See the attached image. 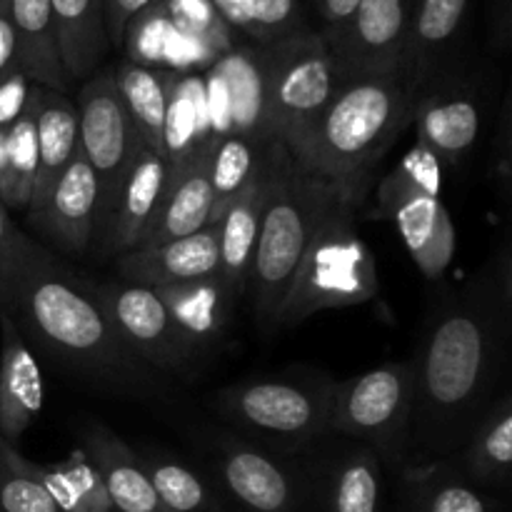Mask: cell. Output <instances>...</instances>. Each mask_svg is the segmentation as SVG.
Wrapping results in <instances>:
<instances>
[{
	"label": "cell",
	"instance_id": "obj_1",
	"mask_svg": "<svg viewBox=\"0 0 512 512\" xmlns=\"http://www.w3.org/2000/svg\"><path fill=\"white\" fill-rule=\"evenodd\" d=\"M512 253L493 260L435 313L413 365L410 458L438 463L458 453L495 405L508 360Z\"/></svg>",
	"mask_w": 512,
	"mask_h": 512
},
{
	"label": "cell",
	"instance_id": "obj_2",
	"mask_svg": "<svg viewBox=\"0 0 512 512\" xmlns=\"http://www.w3.org/2000/svg\"><path fill=\"white\" fill-rule=\"evenodd\" d=\"M0 310L40 350L80 373L135 378L140 360L110 325L95 288L20 230L0 263Z\"/></svg>",
	"mask_w": 512,
	"mask_h": 512
},
{
	"label": "cell",
	"instance_id": "obj_3",
	"mask_svg": "<svg viewBox=\"0 0 512 512\" xmlns=\"http://www.w3.org/2000/svg\"><path fill=\"white\" fill-rule=\"evenodd\" d=\"M420 95L405 75L348 78L290 155L315 178L370 183L378 160L413 123Z\"/></svg>",
	"mask_w": 512,
	"mask_h": 512
},
{
	"label": "cell",
	"instance_id": "obj_4",
	"mask_svg": "<svg viewBox=\"0 0 512 512\" xmlns=\"http://www.w3.org/2000/svg\"><path fill=\"white\" fill-rule=\"evenodd\" d=\"M368 183H333L305 173L283 143L275 153V178L265 205L250 263L248 290L255 318L273 328V318L290 288L295 268L308 250L315 230L330 213L340 195Z\"/></svg>",
	"mask_w": 512,
	"mask_h": 512
},
{
	"label": "cell",
	"instance_id": "obj_5",
	"mask_svg": "<svg viewBox=\"0 0 512 512\" xmlns=\"http://www.w3.org/2000/svg\"><path fill=\"white\" fill-rule=\"evenodd\" d=\"M365 193V185L348 190L325 215L295 268L273 328H295L320 310L350 308L378 295L375 255L355 225Z\"/></svg>",
	"mask_w": 512,
	"mask_h": 512
},
{
	"label": "cell",
	"instance_id": "obj_6",
	"mask_svg": "<svg viewBox=\"0 0 512 512\" xmlns=\"http://www.w3.org/2000/svg\"><path fill=\"white\" fill-rule=\"evenodd\" d=\"M260 50L268 85L270 133L293 153L348 78L335 65L320 33L313 30L260 45Z\"/></svg>",
	"mask_w": 512,
	"mask_h": 512
},
{
	"label": "cell",
	"instance_id": "obj_7",
	"mask_svg": "<svg viewBox=\"0 0 512 512\" xmlns=\"http://www.w3.org/2000/svg\"><path fill=\"white\" fill-rule=\"evenodd\" d=\"M330 433L363 443L390 463L410 458L413 433V365L385 363L333 383Z\"/></svg>",
	"mask_w": 512,
	"mask_h": 512
},
{
	"label": "cell",
	"instance_id": "obj_8",
	"mask_svg": "<svg viewBox=\"0 0 512 512\" xmlns=\"http://www.w3.org/2000/svg\"><path fill=\"white\" fill-rule=\"evenodd\" d=\"M330 403L333 383L313 380H255L215 395L225 420L293 450L330 435Z\"/></svg>",
	"mask_w": 512,
	"mask_h": 512
},
{
	"label": "cell",
	"instance_id": "obj_9",
	"mask_svg": "<svg viewBox=\"0 0 512 512\" xmlns=\"http://www.w3.org/2000/svg\"><path fill=\"white\" fill-rule=\"evenodd\" d=\"M75 108H78V150L98 175L100 218H103L125 170L145 143L125 110L113 73L90 78L80 88Z\"/></svg>",
	"mask_w": 512,
	"mask_h": 512
},
{
	"label": "cell",
	"instance_id": "obj_10",
	"mask_svg": "<svg viewBox=\"0 0 512 512\" xmlns=\"http://www.w3.org/2000/svg\"><path fill=\"white\" fill-rule=\"evenodd\" d=\"M408 30V0H360L340 28L320 38L345 78L405 75Z\"/></svg>",
	"mask_w": 512,
	"mask_h": 512
},
{
	"label": "cell",
	"instance_id": "obj_11",
	"mask_svg": "<svg viewBox=\"0 0 512 512\" xmlns=\"http://www.w3.org/2000/svg\"><path fill=\"white\" fill-rule=\"evenodd\" d=\"M95 295L118 338L135 358L165 370H180L193 363L198 350L180 333L158 290L110 280L95 285Z\"/></svg>",
	"mask_w": 512,
	"mask_h": 512
},
{
	"label": "cell",
	"instance_id": "obj_12",
	"mask_svg": "<svg viewBox=\"0 0 512 512\" xmlns=\"http://www.w3.org/2000/svg\"><path fill=\"white\" fill-rule=\"evenodd\" d=\"M203 78L213 145L228 135H250L273 143L260 45H233L203 70Z\"/></svg>",
	"mask_w": 512,
	"mask_h": 512
},
{
	"label": "cell",
	"instance_id": "obj_13",
	"mask_svg": "<svg viewBox=\"0 0 512 512\" xmlns=\"http://www.w3.org/2000/svg\"><path fill=\"white\" fill-rule=\"evenodd\" d=\"M378 218L393 220L410 258L428 280L443 278L455 258V225L440 195L418 188L398 168L378 185Z\"/></svg>",
	"mask_w": 512,
	"mask_h": 512
},
{
	"label": "cell",
	"instance_id": "obj_14",
	"mask_svg": "<svg viewBox=\"0 0 512 512\" xmlns=\"http://www.w3.org/2000/svg\"><path fill=\"white\" fill-rule=\"evenodd\" d=\"M28 220L65 253L80 255L88 250L100 220V185L98 175L80 150L53 185L45 203L28 213Z\"/></svg>",
	"mask_w": 512,
	"mask_h": 512
},
{
	"label": "cell",
	"instance_id": "obj_15",
	"mask_svg": "<svg viewBox=\"0 0 512 512\" xmlns=\"http://www.w3.org/2000/svg\"><path fill=\"white\" fill-rule=\"evenodd\" d=\"M168 175L170 170L163 155L143 145L125 170L123 180L110 198V205L100 218L95 235L100 238L103 253L118 258L120 253L138 245L140 233L163 198Z\"/></svg>",
	"mask_w": 512,
	"mask_h": 512
},
{
	"label": "cell",
	"instance_id": "obj_16",
	"mask_svg": "<svg viewBox=\"0 0 512 512\" xmlns=\"http://www.w3.org/2000/svg\"><path fill=\"white\" fill-rule=\"evenodd\" d=\"M218 473L225 490L248 512H300L303 488L293 470L255 445L225 440Z\"/></svg>",
	"mask_w": 512,
	"mask_h": 512
},
{
	"label": "cell",
	"instance_id": "obj_17",
	"mask_svg": "<svg viewBox=\"0 0 512 512\" xmlns=\"http://www.w3.org/2000/svg\"><path fill=\"white\" fill-rule=\"evenodd\" d=\"M278 143L280 140H275L273 148H270L268 163L245 185L243 193L228 205L223 218L218 220L220 235L218 270H215V275L223 280L225 288L235 295V300L245 298V290H248V275L250 263H253L255 243H258L260 223H263L265 205L270 200V190H273Z\"/></svg>",
	"mask_w": 512,
	"mask_h": 512
},
{
	"label": "cell",
	"instance_id": "obj_18",
	"mask_svg": "<svg viewBox=\"0 0 512 512\" xmlns=\"http://www.w3.org/2000/svg\"><path fill=\"white\" fill-rule=\"evenodd\" d=\"M218 235L220 225L210 223L203 230L168 243L133 248L118 255L120 280L148 288L185 283V280L213 275L218 270Z\"/></svg>",
	"mask_w": 512,
	"mask_h": 512
},
{
	"label": "cell",
	"instance_id": "obj_19",
	"mask_svg": "<svg viewBox=\"0 0 512 512\" xmlns=\"http://www.w3.org/2000/svg\"><path fill=\"white\" fill-rule=\"evenodd\" d=\"M0 438L18 445L43 408V378L23 333L0 310Z\"/></svg>",
	"mask_w": 512,
	"mask_h": 512
},
{
	"label": "cell",
	"instance_id": "obj_20",
	"mask_svg": "<svg viewBox=\"0 0 512 512\" xmlns=\"http://www.w3.org/2000/svg\"><path fill=\"white\" fill-rule=\"evenodd\" d=\"M210 223H213V185H210L208 155L195 160L178 175H168L163 198L140 233L135 248H150V245L185 238Z\"/></svg>",
	"mask_w": 512,
	"mask_h": 512
},
{
	"label": "cell",
	"instance_id": "obj_21",
	"mask_svg": "<svg viewBox=\"0 0 512 512\" xmlns=\"http://www.w3.org/2000/svg\"><path fill=\"white\" fill-rule=\"evenodd\" d=\"M418 143L438 158L440 165H460L480 135V110L470 93L460 88L420 95L415 105Z\"/></svg>",
	"mask_w": 512,
	"mask_h": 512
},
{
	"label": "cell",
	"instance_id": "obj_22",
	"mask_svg": "<svg viewBox=\"0 0 512 512\" xmlns=\"http://www.w3.org/2000/svg\"><path fill=\"white\" fill-rule=\"evenodd\" d=\"M213 153L203 73H175L163 128V158L170 175Z\"/></svg>",
	"mask_w": 512,
	"mask_h": 512
},
{
	"label": "cell",
	"instance_id": "obj_23",
	"mask_svg": "<svg viewBox=\"0 0 512 512\" xmlns=\"http://www.w3.org/2000/svg\"><path fill=\"white\" fill-rule=\"evenodd\" d=\"M175 320L180 333L190 340L195 350H208L223 338L233 310L238 305L235 295L225 288L218 275L185 280V283L155 288Z\"/></svg>",
	"mask_w": 512,
	"mask_h": 512
},
{
	"label": "cell",
	"instance_id": "obj_24",
	"mask_svg": "<svg viewBox=\"0 0 512 512\" xmlns=\"http://www.w3.org/2000/svg\"><path fill=\"white\" fill-rule=\"evenodd\" d=\"M85 455L98 470L110 505L118 512H165L145 475L140 455L123 443L115 433L93 425L88 430Z\"/></svg>",
	"mask_w": 512,
	"mask_h": 512
},
{
	"label": "cell",
	"instance_id": "obj_25",
	"mask_svg": "<svg viewBox=\"0 0 512 512\" xmlns=\"http://www.w3.org/2000/svg\"><path fill=\"white\" fill-rule=\"evenodd\" d=\"M35 128H38V173H35L28 213L45 203L53 185L78 153V108L63 93L43 88Z\"/></svg>",
	"mask_w": 512,
	"mask_h": 512
},
{
	"label": "cell",
	"instance_id": "obj_26",
	"mask_svg": "<svg viewBox=\"0 0 512 512\" xmlns=\"http://www.w3.org/2000/svg\"><path fill=\"white\" fill-rule=\"evenodd\" d=\"M10 15L18 45V68L28 75L30 83L63 93L70 80L60 63L50 0H10Z\"/></svg>",
	"mask_w": 512,
	"mask_h": 512
},
{
	"label": "cell",
	"instance_id": "obj_27",
	"mask_svg": "<svg viewBox=\"0 0 512 512\" xmlns=\"http://www.w3.org/2000/svg\"><path fill=\"white\" fill-rule=\"evenodd\" d=\"M50 10L65 75L88 78L110 50L103 0H50Z\"/></svg>",
	"mask_w": 512,
	"mask_h": 512
},
{
	"label": "cell",
	"instance_id": "obj_28",
	"mask_svg": "<svg viewBox=\"0 0 512 512\" xmlns=\"http://www.w3.org/2000/svg\"><path fill=\"white\" fill-rule=\"evenodd\" d=\"M460 475L478 485H505L512 463V395L495 400L478 428L458 450Z\"/></svg>",
	"mask_w": 512,
	"mask_h": 512
},
{
	"label": "cell",
	"instance_id": "obj_29",
	"mask_svg": "<svg viewBox=\"0 0 512 512\" xmlns=\"http://www.w3.org/2000/svg\"><path fill=\"white\" fill-rule=\"evenodd\" d=\"M113 75L120 98H123L125 110H128L140 140L150 150L163 155L165 110H168L170 83H173L175 73L173 70L148 68V65L123 60Z\"/></svg>",
	"mask_w": 512,
	"mask_h": 512
},
{
	"label": "cell",
	"instance_id": "obj_30",
	"mask_svg": "<svg viewBox=\"0 0 512 512\" xmlns=\"http://www.w3.org/2000/svg\"><path fill=\"white\" fill-rule=\"evenodd\" d=\"M380 458L363 443L345 448L323 483L325 512H380Z\"/></svg>",
	"mask_w": 512,
	"mask_h": 512
},
{
	"label": "cell",
	"instance_id": "obj_31",
	"mask_svg": "<svg viewBox=\"0 0 512 512\" xmlns=\"http://www.w3.org/2000/svg\"><path fill=\"white\" fill-rule=\"evenodd\" d=\"M25 465L60 512H113L103 480L85 450H73L68 458L53 465L30 460H25Z\"/></svg>",
	"mask_w": 512,
	"mask_h": 512
},
{
	"label": "cell",
	"instance_id": "obj_32",
	"mask_svg": "<svg viewBox=\"0 0 512 512\" xmlns=\"http://www.w3.org/2000/svg\"><path fill=\"white\" fill-rule=\"evenodd\" d=\"M275 143V140H273ZM273 143L250 135H228L210 153V185H213V223L223 218L228 205L243 193L245 185L260 173Z\"/></svg>",
	"mask_w": 512,
	"mask_h": 512
},
{
	"label": "cell",
	"instance_id": "obj_33",
	"mask_svg": "<svg viewBox=\"0 0 512 512\" xmlns=\"http://www.w3.org/2000/svg\"><path fill=\"white\" fill-rule=\"evenodd\" d=\"M465 8L468 0H420L410 15L405 78L415 90H423L433 55L458 33Z\"/></svg>",
	"mask_w": 512,
	"mask_h": 512
},
{
	"label": "cell",
	"instance_id": "obj_34",
	"mask_svg": "<svg viewBox=\"0 0 512 512\" xmlns=\"http://www.w3.org/2000/svg\"><path fill=\"white\" fill-rule=\"evenodd\" d=\"M43 85H33L25 113L5 130V180L0 190V203L10 208L28 210L38 173V103Z\"/></svg>",
	"mask_w": 512,
	"mask_h": 512
},
{
	"label": "cell",
	"instance_id": "obj_35",
	"mask_svg": "<svg viewBox=\"0 0 512 512\" xmlns=\"http://www.w3.org/2000/svg\"><path fill=\"white\" fill-rule=\"evenodd\" d=\"M230 30H240L253 45H270L303 33L300 0H210Z\"/></svg>",
	"mask_w": 512,
	"mask_h": 512
},
{
	"label": "cell",
	"instance_id": "obj_36",
	"mask_svg": "<svg viewBox=\"0 0 512 512\" xmlns=\"http://www.w3.org/2000/svg\"><path fill=\"white\" fill-rule=\"evenodd\" d=\"M408 478L415 483L413 512H493L488 498L450 460L420 465Z\"/></svg>",
	"mask_w": 512,
	"mask_h": 512
},
{
	"label": "cell",
	"instance_id": "obj_37",
	"mask_svg": "<svg viewBox=\"0 0 512 512\" xmlns=\"http://www.w3.org/2000/svg\"><path fill=\"white\" fill-rule=\"evenodd\" d=\"M140 463L165 512H220L218 498L195 470L158 455H145Z\"/></svg>",
	"mask_w": 512,
	"mask_h": 512
},
{
	"label": "cell",
	"instance_id": "obj_38",
	"mask_svg": "<svg viewBox=\"0 0 512 512\" xmlns=\"http://www.w3.org/2000/svg\"><path fill=\"white\" fill-rule=\"evenodd\" d=\"M25 460L15 445L0 438V512H60Z\"/></svg>",
	"mask_w": 512,
	"mask_h": 512
},
{
	"label": "cell",
	"instance_id": "obj_39",
	"mask_svg": "<svg viewBox=\"0 0 512 512\" xmlns=\"http://www.w3.org/2000/svg\"><path fill=\"white\" fill-rule=\"evenodd\" d=\"M165 8L180 35L205 45L218 58L233 48V30L225 25L210 0H165Z\"/></svg>",
	"mask_w": 512,
	"mask_h": 512
},
{
	"label": "cell",
	"instance_id": "obj_40",
	"mask_svg": "<svg viewBox=\"0 0 512 512\" xmlns=\"http://www.w3.org/2000/svg\"><path fill=\"white\" fill-rule=\"evenodd\" d=\"M33 85L20 68L0 75V130H8L25 113Z\"/></svg>",
	"mask_w": 512,
	"mask_h": 512
},
{
	"label": "cell",
	"instance_id": "obj_41",
	"mask_svg": "<svg viewBox=\"0 0 512 512\" xmlns=\"http://www.w3.org/2000/svg\"><path fill=\"white\" fill-rule=\"evenodd\" d=\"M493 178L500 188L503 198H510L512 190V115H510V98L503 100L500 108L498 130L493 138Z\"/></svg>",
	"mask_w": 512,
	"mask_h": 512
},
{
	"label": "cell",
	"instance_id": "obj_42",
	"mask_svg": "<svg viewBox=\"0 0 512 512\" xmlns=\"http://www.w3.org/2000/svg\"><path fill=\"white\" fill-rule=\"evenodd\" d=\"M158 3H163V0H103L105 30H108L110 48H123V35L128 30L130 20L138 18L143 10L153 8Z\"/></svg>",
	"mask_w": 512,
	"mask_h": 512
},
{
	"label": "cell",
	"instance_id": "obj_43",
	"mask_svg": "<svg viewBox=\"0 0 512 512\" xmlns=\"http://www.w3.org/2000/svg\"><path fill=\"white\" fill-rule=\"evenodd\" d=\"M18 45H15L13 15H10V0H0V75L18 68Z\"/></svg>",
	"mask_w": 512,
	"mask_h": 512
},
{
	"label": "cell",
	"instance_id": "obj_44",
	"mask_svg": "<svg viewBox=\"0 0 512 512\" xmlns=\"http://www.w3.org/2000/svg\"><path fill=\"white\" fill-rule=\"evenodd\" d=\"M360 0H318V10L323 15L325 30L323 33H330V30L340 28L350 15L355 13Z\"/></svg>",
	"mask_w": 512,
	"mask_h": 512
},
{
	"label": "cell",
	"instance_id": "obj_45",
	"mask_svg": "<svg viewBox=\"0 0 512 512\" xmlns=\"http://www.w3.org/2000/svg\"><path fill=\"white\" fill-rule=\"evenodd\" d=\"M15 228L10 225L8 215H5L3 210V203H0V263H3L5 253H8V245H10V238H13Z\"/></svg>",
	"mask_w": 512,
	"mask_h": 512
},
{
	"label": "cell",
	"instance_id": "obj_46",
	"mask_svg": "<svg viewBox=\"0 0 512 512\" xmlns=\"http://www.w3.org/2000/svg\"><path fill=\"white\" fill-rule=\"evenodd\" d=\"M5 180V130H0V190Z\"/></svg>",
	"mask_w": 512,
	"mask_h": 512
}]
</instances>
